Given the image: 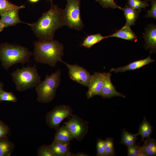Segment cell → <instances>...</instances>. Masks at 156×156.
Listing matches in <instances>:
<instances>
[{
	"label": "cell",
	"instance_id": "6da1fadb",
	"mask_svg": "<svg viewBox=\"0 0 156 156\" xmlns=\"http://www.w3.org/2000/svg\"><path fill=\"white\" fill-rule=\"evenodd\" d=\"M27 24L39 40H53L56 31L65 25L63 10L51 2L49 10L44 13L37 21Z\"/></svg>",
	"mask_w": 156,
	"mask_h": 156
},
{
	"label": "cell",
	"instance_id": "7a4b0ae2",
	"mask_svg": "<svg viewBox=\"0 0 156 156\" xmlns=\"http://www.w3.org/2000/svg\"><path fill=\"white\" fill-rule=\"evenodd\" d=\"M33 54L36 61L55 67L58 62H62L63 44L56 40H39L34 42Z\"/></svg>",
	"mask_w": 156,
	"mask_h": 156
},
{
	"label": "cell",
	"instance_id": "3957f363",
	"mask_svg": "<svg viewBox=\"0 0 156 156\" xmlns=\"http://www.w3.org/2000/svg\"><path fill=\"white\" fill-rule=\"evenodd\" d=\"M32 53L21 45L5 42L0 44V60L5 70L17 63L23 64L30 61Z\"/></svg>",
	"mask_w": 156,
	"mask_h": 156
},
{
	"label": "cell",
	"instance_id": "277c9868",
	"mask_svg": "<svg viewBox=\"0 0 156 156\" xmlns=\"http://www.w3.org/2000/svg\"><path fill=\"white\" fill-rule=\"evenodd\" d=\"M36 66V65L33 67L23 66L22 68H17L12 73V80L18 91L23 92L36 87L40 82V77Z\"/></svg>",
	"mask_w": 156,
	"mask_h": 156
},
{
	"label": "cell",
	"instance_id": "5b68a950",
	"mask_svg": "<svg viewBox=\"0 0 156 156\" xmlns=\"http://www.w3.org/2000/svg\"><path fill=\"white\" fill-rule=\"evenodd\" d=\"M60 70L52 73L50 75L47 74L45 79L36 86L38 102L48 103L53 101L60 84Z\"/></svg>",
	"mask_w": 156,
	"mask_h": 156
},
{
	"label": "cell",
	"instance_id": "8992f818",
	"mask_svg": "<svg viewBox=\"0 0 156 156\" xmlns=\"http://www.w3.org/2000/svg\"><path fill=\"white\" fill-rule=\"evenodd\" d=\"M63 10L65 25L71 29L79 31L84 27L80 14L81 0H68Z\"/></svg>",
	"mask_w": 156,
	"mask_h": 156
},
{
	"label": "cell",
	"instance_id": "52a82bcc",
	"mask_svg": "<svg viewBox=\"0 0 156 156\" xmlns=\"http://www.w3.org/2000/svg\"><path fill=\"white\" fill-rule=\"evenodd\" d=\"M73 112L72 108L69 105L57 106L47 113L46 123L50 128L57 131L61 122L65 118L72 116Z\"/></svg>",
	"mask_w": 156,
	"mask_h": 156
},
{
	"label": "cell",
	"instance_id": "ba28073f",
	"mask_svg": "<svg viewBox=\"0 0 156 156\" xmlns=\"http://www.w3.org/2000/svg\"><path fill=\"white\" fill-rule=\"evenodd\" d=\"M68 121L64 124L70 131L74 139L80 142L88 131L89 122L84 120L76 115L73 114Z\"/></svg>",
	"mask_w": 156,
	"mask_h": 156
},
{
	"label": "cell",
	"instance_id": "9c48e42d",
	"mask_svg": "<svg viewBox=\"0 0 156 156\" xmlns=\"http://www.w3.org/2000/svg\"><path fill=\"white\" fill-rule=\"evenodd\" d=\"M68 69L70 78L81 85L88 87L92 75L83 67L77 64L72 65L62 62Z\"/></svg>",
	"mask_w": 156,
	"mask_h": 156
},
{
	"label": "cell",
	"instance_id": "30bf717a",
	"mask_svg": "<svg viewBox=\"0 0 156 156\" xmlns=\"http://www.w3.org/2000/svg\"><path fill=\"white\" fill-rule=\"evenodd\" d=\"M107 74L106 73L95 72L92 76L86 93L88 99L98 95L104 85Z\"/></svg>",
	"mask_w": 156,
	"mask_h": 156
},
{
	"label": "cell",
	"instance_id": "8fae6325",
	"mask_svg": "<svg viewBox=\"0 0 156 156\" xmlns=\"http://www.w3.org/2000/svg\"><path fill=\"white\" fill-rule=\"evenodd\" d=\"M143 38L145 41L144 46L146 50L150 51L151 53L156 50V26L153 24L148 25L143 33Z\"/></svg>",
	"mask_w": 156,
	"mask_h": 156
},
{
	"label": "cell",
	"instance_id": "7c38bea8",
	"mask_svg": "<svg viewBox=\"0 0 156 156\" xmlns=\"http://www.w3.org/2000/svg\"><path fill=\"white\" fill-rule=\"evenodd\" d=\"M111 75L110 73H107L104 83L98 95L104 98H110L115 96L125 98V95L116 91L115 87L112 84L111 79Z\"/></svg>",
	"mask_w": 156,
	"mask_h": 156
},
{
	"label": "cell",
	"instance_id": "4fadbf2b",
	"mask_svg": "<svg viewBox=\"0 0 156 156\" xmlns=\"http://www.w3.org/2000/svg\"><path fill=\"white\" fill-rule=\"evenodd\" d=\"M49 146L55 156H75L70 152V142H62L53 140Z\"/></svg>",
	"mask_w": 156,
	"mask_h": 156
},
{
	"label": "cell",
	"instance_id": "5bb4252c",
	"mask_svg": "<svg viewBox=\"0 0 156 156\" xmlns=\"http://www.w3.org/2000/svg\"><path fill=\"white\" fill-rule=\"evenodd\" d=\"M154 61V60L151 58L150 55L147 58L145 59L134 61L124 66L111 68L110 70V72L114 71L117 73L118 72H125L127 70H135L152 63Z\"/></svg>",
	"mask_w": 156,
	"mask_h": 156
},
{
	"label": "cell",
	"instance_id": "9a60e30c",
	"mask_svg": "<svg viewBox=\"0 0 156 156\" xmlns=\"http://www.w3.org/2000/svg\"><path fill=\"white\" fill-rule=\"evenodd\" d=\"M19 10H13L8 11L1 16L0 22L4 26V27L15 25L20 23L24 22L20 20L18 14Z\"/></svg>",
	"mask_w": 156,
	"mask_h": 156
},
{
	"label": "cell",
	"instance_id": "2e32d148",
	"mask_svg": "<svg viewBox=\"0 0 156 156\" xmlns=\"http://www.w3.org/2000/svg\"><path fill=\"white\" fill-rule=\"evenodd\" d=\"M108 38L116 37L130 41L137 40V36L131 29L130 27L125 25L113 34L108 36Z\"/></svg>",
	"mask_w": 156,
	"mask_h": 156
},
{
	"label": "cell",
	"instance_id": "e0dca14e",
	"mask_svg": "<svg viewBox=\"0 0 156 156\" xmlns=\"http://www.w3.org/2000/svg\"><path fill=\"white\" fill-rule=\"evenodd\" d=\"M122 10L124 12V14L126 20L125 25L130 27L134 25L140 12L127 5H126Z\"/></svg>",
	"mask_w": 156,
	"mask_h": 156
},
{
	"label": "cell",
	"instance_id": "ac0fdd59",
	"mask_svg": "<svg viewBox=\"0 0 156 156\" xmlns=\"http://www.w3.org/2000/svg\"><path fill=\"white\" fill-rule=\"evenodd\" d=\"M54 140L60 142L67 143L74 140V138L72 134L67 127L63 125L57 131Z\"/></svg>",
	"mask_w": 156,
	"mask_h": 156
},
{
	"label": "cell",
	"instance_id": "d6986e66",
	"mask_svg": "<svg viewBox=\"0 0 156 156\" xmlns=\"http://www.w3.org/2000/svg\"><path fill=\"white\" fill-rule=\"evenodd\" d=\"M14 148V144L8 137L0 138V156H10Z\"/></svg>",
	"mask_w": 156,
	"mask_h": 156
},
{
	"label": "cell",
	"instance_id": "ffe728a7",
	"mask_svg": "<svg viewBox=\"0 0 156 156\" xmlns=\"http://www.w3.org/2000/svg\"><path fill=\"white\" fill-rule=\"evenodd\" d=\"M146 156H153L156 155V140L150 138H147L142 146H141V152Z\"/></svg>",
	"mask_w": 156,
	"mask_h": 156
},
{
	"label": "cell",
	"instance_id": "44dd1931",
	"mask_svg": "<svg viewBox=\"0 0 156 156\" xmlns=\"http://www.w3.org/2000/svg\"><path fill=\"white\" fill-rule=\"evenodd\" d=\"M153 129V126L144 116L143 121L140 126L138 132L136 134L137 135H140L142 136V142L144 141L145 138H151Z\"/></svg>",
	"mask_w": 156,
	"mask_h": 156
},
{
	"label": "cell",
	"instance_id": "7402d4cb",
	"mask_svg": "<svg viewBox=\"0 0 156 156\" xmlns=\"http://www.w3.org/2000/svg\"><path fill=\"white\" fill-rule=\"evenodd\" d=\"M108 38V36H104L100 33L88 35L85 38L81 45L89 49L103 40Z\"/></svg>",
	"mask_w": 156,
	"mask_h": 156
},
{
	"label": "cell",
	"instance_id": "603a6c76",
	"mask_svg": "<svg viewBox=\"0 0 156 156\" xmlns=\"http://www.w3.org/2000/svg\"><path fill=\"white\" fill-rule=\"evenodd\" d=\"M25 8L24 5L18 6L11 3L8 0H0V14L1 16L9 11L19 10Z\"/></svg>",
	"mask_w": 156,
	"mask_h": 156
},
{
	"label": "cell",
	"instance_id": "cb8c5ba5",
	"mask_svg": "<svg viewBox=\"0 0 156 156\" xmlns=\"http://www.w3.org/2000/svg\"><path fill=\"white\" fill-rule=\"evenodd\" d=\"M137 134H134L127 131L125 129L123 130L120 143L125 145L127 147L136 142Z\"/></svg>",
	"mask_w": 156,
	"mask_h": 156
},
{
	"label": "cell",
	"instance_id": "d4e9b609",
	"mask_svg": "<svg viewBox=\"0 0 156 156\" xmlns=\"http://www.w3.org/2000/svg\"><path fill=\"white\" fill-rule=\"evenodd\" d=\"M128 4L140 12L142 8L145 9L149 6L147 1L142 0H128Z\"/></svg>",
	"mask_w": 156,
	"mask_h": 156
},
{
	"label": "cell",
	"instance_id": "484cf974",
	"mask_svg": "<svg viewBox=\"0 0 156 156\" xmlns=\"http://www.w3.org/2000/svg\"><path fill=\"white\" fill-rule=\"evenodd\" d=\"M105 156H112L115 154L114 141L110 138H107L104 140Z\"/></svg>",
	"mask_w": 156,
	"mask_h": 156
},
{
	"label": "cell",
	"instance_id": "4316f807",
	"mask_svg": "<svg viewBox=\"0 0 156 156\" xmlns=\"http://www.w3.org/2000/svg\"><path fill=\"white\" fill-rule=\"evenodd\" d=\"M17 101L15 95L12 92H7L2 90L0 92V101H8L15 103Z\"/></svg>",
	"mask_w": 156,
	"mask_h": 156
},
{
	"label": "cell",
	"instance_id": "83f0119b",
	"mask_svg": "<svg viewBox=\"0 0 156 156\" xmlns=\"http://www.w3.org/2000/svg\"><path fill=\"white\" fill-rule=\"evenodd\" d=\"M141 146L140 143L136 142L127 147V156H138L141 152Z\"/></svg>",
	"mask_w": 156,
	"mask_h": 156
},
{
	"label": "cell",
	"instance_id": "f1b7e54d",
	"mask_svg": "<svg viewBox=\"0 0 156 156\" xmlns=\"http://www.w3.org/2000/svg\"><path fill=\"white\" fill-rule=\"evenodd\" d=\"M37 154L38 156H55L49 145L46 144L42 145L38 148Z\"/></svg>",
	"mask_w": 156,
	"mask_h": 156
},
{
	"label": "cell",
	"instance_id": "f546056e",
	"mask_svg": "<svg viewBox=\"0 0 156 156\" xmlns=\"http://www.w3.org/2000/svg\"><path fill=\"white\" fill-rule=\"evenodd\" d=\"M99 2L103 8H110L112 9L118 8L122 10V8L118 5L114 0H95Z\"/></svg>",
	"mask_w": 156,
	"mask_h": 156
},
{
	"label": "cell",
	"instance_id": "4dcf8cb0",
	"mask_svg": "<svg viewBox=\"0 0 156 156\" xmlns=\"http://www.w3.org/2000/svg\"><path fill=\"white\" fill-rule=\"evenodd\" d=\"M97 153L98 156H105L104 140L98 139L96 143Z\"/></svg>",
	"mask_w": 156,
	"mask_h": 156
},
{
	"label": "cell",
	"instance_id": "1f68e13d",
	"mask_svg": "<svg viewBox=\"0 0 156 156\" xmlns=\"http://www.w3.org/2000/svg\"><path fill=\"white\" fill-rule=\"evenodd\" d=\"M10 131L9 126L0 120V138L7 136Z\"/></svg>",
	"mask_w": 156,
	"mask_h": 156
},
{
	"label": "cell",
	"instance_id": "d6a6232c",
	"mask_svg": "<svg viewBox=\"0 0 156 156\" xmlns=\"http://www.w3.org/2000/svg\"><path fill=\"white\" fill-rule=\"evenodd\" d=\"M151 8L150 10L148 11L145 16L146 18L151 17L156 19V0H151Z\"/></svg>",
	"mask_w": 156,
	"mask_h": 156
},
{
	"label": "cell",
	"instance_id": "836d02e7",
	"mask_svg": "<svg viewBox=\"0 0 156 156\" xmlns=\"http://www.w3.org/2000/svg\"><path fill=\"white\" fill-rule=\"evenodd\" d=\"M87 154L83 153V152H78L77 153L75 154V156H87L88 155Z\"/></svg>",
	"mask_w": 156,
	"mask_h": 156
},
{
	"label": "cell",
	"instance_id": "e575fe53",
	"mask_svg": "<svg viewBox=\"0 0 156 156\" xmlns=\"http://www.w3.org/2000/svg\"><path fill=\"white\" fill-rule=\"evenodd\" d=\"M4 28L5 27L3 24L0 22V32L3 30Z\"/></svg>",
	"mask_w": 156,
	"mask_h": 156
},
{
	"label": "cell",
	"instance_id": "d590c367",
	"mask_svg": "<svg viewBox=\"0 0 156 156\" xmlns=\"http://www.w3.org/2000/svg\"><path fill=\"white\" fill-rule=\"evenodd\" d=\"M4 84L0 81V92L1 91L3 90V86Z\"/></svg>",
	"mask_w": 156,
	"mask_h": 156
},
{
	"label": "cell",
	"instance_id": "8d00e7d4",
	"mask_svg": "<svg viewBox=\"0 0 156 156\" xmlns=\"http://www.w3.org/2000/svg\"><path fill=\"white\" fill-rule=\"evenodd\" d=\"M29 1L32 3H36L38 2L40 0H28Z\"/></svg>",
	"mask_w": 156,
	"mask_h": 156
},
{
	"label": "cell",
	"instance_id": "74e56055",
	"mask_svg": "<svg viewBox=\"0 0 156 156\" xmlns=\"http://www.w3.org/2000/svg\"><path fill=\"white\" fill-rule=\"evenodd\" d=\"M68 0H67V1H68ZM47 1H50L51 2H51H52V1H53V0H47Z\"/></svg>",
	"mask_w": 156,
	"mask_h": 156
},
{
	"label": "cell",
	"instance_id": "f35d334b",
	"mask_svg": "<svg viewBox=\"0 0 156 156\" xmlns=\"http://www.w3.org/2000/svg\"><path fill=\"white\" fill-rule=\"evenodd\" d=\"M150 0H146V1H150Z\"/></svg>",
	"mask_w": 156,
	"mask_h": 156
},
{
	"label": "cell",
	"instance_id": "ab89813d",
	"mask_svg": "<svg viewBox=\"0 0 156 156\" xmlns=\"http://www.w3.org/2000/svg\"><path fill=\"white\" fill-rule=\"evenodd\" d=\"M1 101H0V102Z\"/></svg>",
	"mask_w": 156,
	"mask_h": 156
}]
</instances>
